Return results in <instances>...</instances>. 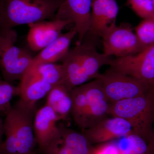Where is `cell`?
Masks as SVG:
<instances>
[{
    "label": "cell",
    "instance_id": "f546056e",
    "mask_svg": "<svg viewBox=\"0 0 154 154\" xmlns=\"http://www.w3.org/2000/svg\"><path fill=\"white\" fill-rule=\"evenodd\" d=\"M0 28H1V20H0Z\"/></svg>",
    "mask_w": 154,
    "mask_h": 154
},
{
    "label": "cell",
    "instance_id": "83f0119b",
    "mask_svg": "<svg viewBox=\"0 0 154 154\" xmlns=\"http://www.w3.org/2000/svg\"><path fill=\"white\" fill-rule=\"evenodd\" d=\"M150 154H154V130L151 138L149 142Z\"/></svg>",
    "mask_w": 154,
    "mask_h": 154
},
{
    "label": "cell",
    "instance_id": "6da1fadb",
    "mask_svg": "<svg viewBox=\"0 0 154 154\" xmlns=\"http://www.w3.org/2000/svg\"><path fill=\"white\" fill-rule=\"evenodd\" d=\"M36 106L19 100L6 114L4 129L6 138L0 146V154H33L37 145L33 123Z\"/></svg>",
    "mask_w": 154,
    "mask_h": 154
},
{
    "label": "cell",
    "instance_id": "d4e9b609",
    "mask_svg": "<svg viewBox=\"0 0 154 154\" xmlns=\"http://www.w3.org/2000/svg\"><path fill=\"white\" fill-rule=\"evenodd\" d=\"M127 4L142 19L154 18L152 0H127Z\"/></svg>",
    "mask_w": 154,
    "mask_h": 154
},
{
    "label": "cell",
    "instance_id": "9c48e42d",
    "mask_svg": "<svg viewBox=\"0 0 154 154\" xmlns=\"http://www.w3.org/2000/svg\"><path fill=\"white\" fill-rule=\"evenodd\" d=\"M92 0H63L54 19L69 21L74 25L80 44L91 28Z\"/></svg>",
    "mask_w": 154,
    "mask_h": 154
},
{
    "label": "cell",
    "instance_id": "4dcf8cb0",
    "mask_svg": "<svg viewBox=\"0 0 154 154\" xmlns=\"http://www.w3.org/2000/svg\"><path fill=\"white\" fill-rule=\"evenodd\" d=\"M33 154H37V153L35 152V153H33Z\"/></svg>",
    "mask_w": 154,
    "mask_h": 154
},
{
    "label": "cell",
    "instance_id": "e0dca14e",
    "mask_svg": "<svg viewBox=\"0 0 154 154\" xmlns=\"http://www.w3.org/2000/svg\"><path fill=\"white\" fill-rule=\"evenodd\" d=\"M77 35L74 28L66 33H62L33 57L31 66L41 63H55L57 61L61 60L69 52L72 40Z\"/></svg>",
    "mask_w": 154,
    "mask_h": 154
},
{
    "label": "cell",
    "instance_id": "4fadbf2b",
    "mask_svg": "<svg viewBox=\"0 0 154 154\" xmlns=\"http://www.w3.org/2000/svg\"><path fill=\"white\" fill-rule=\"evenodd\" d=\"M59 120L52 108L46 104L37 110L33 127L38 149L45 147L57 134L58 131L57 122Z\"/></svg>",
    "mask_w": 154,
    "mask_h": 154
},
{
    "label": "cell",
    "instance_id": "4316f807",
    "mask_svg": "<svg viewBox=\"0 0 154 154\" xmlns=\"http://www.w3.org/2000/svg\"><path fill=\"white\" fill-rule=\"evenodd\" d=\"M4 134H5L4 121L2 118H0V146L4 141L3 140V137Z\"/></svg>",
    "mask_w": 154,
    "mask_h": 154
},
{
    "label": "cell",
    "instance_id": "7a4b0ae2",
    "mask_svg": "<svg viewBox=\"0 0 154 154\" xmlns=\"http://www.w3.org/2000/svg\"><path fill=\"white\" fill-rule=\"evenodd\" d=\"M63 1L0 0L1 29H13L54 18Z\"/></svg>",
    "mask_w": 154,
    "mask_h": 154
},
{
    "label": "cell",
    "instance_id": "484cf974",
    "mask_svg": "<svg viewBox=\"0 0 154 154\" xmlns=\"http://www.w3.org/2000/svg\"><path fill=\"white\" fill-rule=\"evenodd\" d=\"M89 154H121L115 140L92 145Z\"/></svg>",
    "mask_w": 154,
    "mask_h": 154
},
{
    "label": "cell",
    "instance_id": "44dd1931",
    "mask_svg": "<svg viewBox=\"0 0 154 154\" xmlns=\"http://www.w3.org/2000/svg\"><path fill=\"white\" fill-rule=\"evenodd\" d=\"M114 140L121 154H150L149 142L134 133Z\"/></svg>",
    "mask_w": 154,
    "mask_h": 154
},
{
    "label": "cell",
    "instance_id": "8fae6325",
    "mask_svg": "<svg viewBox=\"0 0 154 154\" xmlns=\"http://www.w3.org/2000/svg\"><path fill=\"white\" fill-rule=\"evenodd\" d=\"M71 24L69 21L53 19L28 25L29 30L27 39L30 49L33 51L43 49L60 36L64 28Z\"/></svg>",
    "mask_w": 154,
    "mask_h": 154
},
{
    "label": "cell",
    "instance_id": "30bf717a",
    "mask_svg": "<svg viewBox=\"0 0 154 154\" xmlns=\"http://www.w3.org/2000/svg\"><path fill=\"white\" fill-rule=\"evenodd\" d=\"M82 132L92 145L111 141L134 133L128 122L114 116L107 117Z\"/></svg>",
    "mask_w": 154,
    "mask_h": 154
},
{
    "label": "cell",
    "instance_id": "5bb4252c",
    "mask_svg": "<svg viewBox=\"0 0 154 154\" xmlns=\"http://www.w3.org/2000/svg\"><path fill=\"white\" fill-rule=\"evenodd\" d=\"M118 12L116 0H92L91 28L88 34L100 36L105 28L115 23Z\"/></svg>",
    "mask_w": 154,
    "mask_h": 154
},
{
    "label": "cell",
    "instance_id": "d6986e66",
    "mask_svg": "<svg viewBox=\"0 0 154 154\" xmlns=\"http://www.w3.org/2000/svg\"><path fill=\"white\" fill-rule=\"evenodd\" d=\"M72 104L71 90L61 83L50 91L46 105L52 108L60 120H65L71 114Z\"/></svg>",
    "mask_w": 154,
    "mask_h": 154
},
{
    "label": "cell",
    "instance_id": "7402d4cb",
    "mask_svg": "<svg viewBox=\"0 0 154 154\" xmlns=\"http://www.w3.org/2000/svg\"><path fill=\"white\" fill-rule=\"evenodd\" d=\"M44 81L54 86L62 83L63 72L62 64L45 63L31 66Z\"/></svg>",
    "mask_w": 154,
    "mask_h": 154
},
{
    "label": "cell",
    "instance_id": "8992f818",
    "mask_svg": "<svg viewBox=\"0 0 154 154\" xmlns=\"http://www.w3.org/2000/svg\"><path fill=\"white\" fill-rule=\"evenodd\" d=\"M104 53L108 56L124 57L144 49L130 25L112 23L100 33Z\"/></svg>",
    "mask_w": 154,
    "mask_h": 154
},
{
    "label": "cell",
    "instance_id": "603a6c76",
    "mask_svg": "<svg viewBox=\"0 0 154 154\" xmlns=\"http://www.w3.org/2000/svg\"><path fill=\"white\" fill-rule=\"evenodd\" d=\"M135 33L144 49L154 44V18L143 19L135 28Z\"/></svg>",
    "mask_w": 154,
    "mask_h": 154
},
{
    "label": "cell",
    "instance_id": "2e32d148",
    "mask_svg": "<svg viewBox=\"0 0 154 154\" xmlns=\"http://www.w3.org/2000/svg\"><path fill=\"white\" fill-rule=\"evenodd\" d=\"M76 48L83 72L88 81L96 79L102 66L110 64L113 60L103 53H100L91 43L82 42L76 45Z\"/></svg>",
    "mask_w": 154,
    "mask_h": 154
},
{
    "label": "cell",
    "instance_id": "7c38bea8",
    "mask_svg": "<svg viewBox=\"0 0 154 154\" xmlns=\"http://www.w3.org/2000/svg\"><path fill=\"white\" fill-rule=\"evenodd\" d=\"M84 86L87 98L86 129L108 117L110 103L99 80L95 79Z\"/></svg>",
    "mask_w": 154,
    "mask_h": 154
},
{
    "label": "cell",
    "instance_id": "cb8c5ba5",
    "mask_svg": "<svg viewBox=\"0 0 154 154\" xmlns=\"http://www.w3.org/2000/svg\"><path fill=\"white\" fill-rule=\"evenodd\" d=\"M19 94V86H14L11 83L0 79V113L7 114L12 107L11 100Z\"/></svg>",
    "mask_w": 154,
    "mask_h": 154
},
{
    "label": "cell",
    "instance_id": "277c9868",
    "mask_svg": "<svg viewBox=\"0 0 154 154\" xmlns=\"http://www.w3.org/2000/svg\"><path fill=\"white\" fill-rule=\"evenodd\" d=\"M17 32L0 29V73L11 83L21 80L32 66L33 57L27 50L16 46Z\"/></svg>",
    "mask_w": 154,
    "mask_h": 154
},
{
    "label": "cell",
    "instance_id": "ffe728a7",
    "mask_svg": "<svg viewBox=\"0 0 154 154\" xmlns=\"http://www.w3.org/2000/svg\"><path fill=\"white\" fill-rule=\"evenodd\" d=\"M72 107L71 114L77 126L82 130L85 129L87 98L84 84L71 90Z\"/></svg>",
    "mask_w": 154,
    "mask_h": 154
},
{
    "label": "cell",
    "instance_id": "3957f363",
    "mask_svg": "<svg viewBox=\"0 0 154 154\" xmlns=\"http://www.w3.org/2000/svg\"><path fill=\"white\" fill-rule=\"evenodd\" d=\"M108 115L125 119L134 133L149 142L154 130V88L140 96L110 103Z\"/></svg>",
    "mask_w": 154,
    "mask_h": 154
},
{
    "label": "cell",
    "instance_id": "52a82bcc",
    "mask_svg": "<svg viewBox=\"0 0 154 154\" xmlns=\"http://www.w3.org/2000/svg\"><path fill=\"white\" fill-rule=\"evenodd\" d=\"M110 70L134 77L154 87V44L136 54L113 59Z\"/></svg>",
    "mask_w": 154,
    "mask_h": 154
},
{
    "label": "cell",
    "instance_id": "ba28073f",
    "mask_svg": "<svg viewBox=\"0 0 154 154\" xmlns=\"http://www.w3.org/2000/svg\"><path fill=\"white\" fill-rule=\"evenodd\" d=\"M57 134L45 147L36 150L40 154H89L92 145L82 132L60 124Z\"/></svg>",
    "mask_w": 154,
    "mask_h": 154
},
{
    "label": "cell",
    "instance_id": "5b68a950",
    "mask_svg": "<svg viewBox=\"0 0 154 154\" xmlns=\"http://www.w3.org/2000/svg\"><path fill=\"white\" fill-rule=\"evenodd\" d=\"M96 79L101 83L110 103L140 96L154 88L134 77L109 69Z\"/></svg>",
    "mask_w": 154,
    "mask_h": 154
},
{
    "label": "cell",
    "instance_id": "f1b7e54d",
    "mask_svg": "<svg viewBox=\"0 0 154 154\" xmlns=\"http://www.w3.org/2000/svg\"><path fill=\"white\" fill-rule=\"evenodd\" d=\"M153 11V17L154 19V0H152Z\"/></svg>",
    "mask_w": 154,
    "mask_h": 154
},
{
    "label": "cell",
    "instance_id": "ac0fdd59",
    "mask_svg": "<svg viewBox=\"0 0 154 154\" xmlns=\"http://www.w3.org/2000/svg\"><path fill=\"white\" fill-rule=\"evenodd\" d=\"M63 72V83L72 90L88 82L80 63L76 48L69 50L62 60Z\"/></svg>",
    "mask_w": 154,
    "mask_h": 154
},
{
    "label": "cell",
    "instance_id": "9a60e30c",
    "mask_svg": "<svg viewBox=\"0 0 154 154\" xmlns=\"http://www.w3.org/2000/svg\"><path fill=\"white\" fill-rule=\"evenodd\" d=\"M19 87V100L32 106H36V102L48 94L53 88L31 67L20 80Z\"/></svg>",
    "mask_w": 154,
    "mask_h": 154
}]
</instances>
